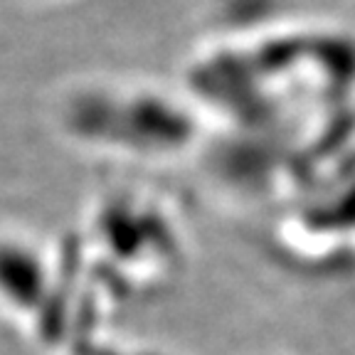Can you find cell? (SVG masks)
<instances>
[{
	"mask_svg": "<svg viewBox=\"0 0 355 355\" xmlns=\"http://www.w3.org/2000/svg\"><path fill=\"white\" fill-rule=\"evenodd\" d=\"M185 96L141 79L99 77L67 89L57 114L67 131L92 144H139L141 133L155 136V128L175 139L198 126V101H180Z\"/></svg>",
	"mask_w": 355,
	"mask_h": 355,
	"instance_id": "obj_1",
	"label": "cell"
}]
</instances>
